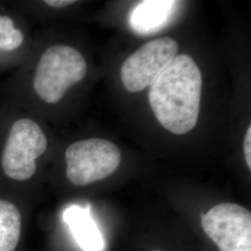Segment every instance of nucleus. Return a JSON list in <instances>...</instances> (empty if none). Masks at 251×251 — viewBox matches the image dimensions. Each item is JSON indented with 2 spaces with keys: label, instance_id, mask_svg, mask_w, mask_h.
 Wrapping results in <instances>:
<instances>
[{
  "label": "nucleus",
  "instance_id": "9d476101",
  "mask_svg": "<svg viewBox=\"0 0 251 251\" xmlns=\"http://www.w3.org/2000/svg\"><path fill=\"white\" fill-rule=\"evenodd\" d=\"M23 32L15 27L13 20L5 15H0V50L12 51L24 43Z\"/></svg>",
  "mask_w": 251,
  "mask_h": 251
},
{
  "label": "nucleus",
  "instance_id": "39448f33",
  "mask_svg": "<svg viewBox=\"0 0 251 251\" xmlns=\"http://www.w3.org/2000/svg\"><path fill=\"white\" fill-rule=\"evenodd\" d=\"M178 43L169 36L147 42L126 58L120 71L126 90L139 92L153 82L177 56Z\"/></svg>",
  "mask_w": 251,
  "mask_h": 251
},
{
  "label": "nucleus",
  "instance_id": "f257e3e1",
  "mask_svg": "<svg viewBox=\"0 0 251 251\" xmlns=\"http://www.w3.org/2000/svg\"><path fill=\"white\" fill-rule=\"evenodd\" d=\"M202 85L201 71L187 54L177 55L153 82L149 91V103L167 130L183 135L196 126Z\"/></svg>",
  "mask_w": 251,
  "mask_h": 251
},
{
  "label": "nucleus",
  "instance_id": "9b49d317",
  "mask_svg": "<svg viewBox=\"0 0 251 251\" xmlns=\"http://www.w3.org/2000/svg\"><path fill=\"white\" fill-rule=\"evenodd\" d=\"M243 149H244V156H245L247 166L249 170L251 171V126H249L246 132L244 144H243Z\"/></svg>",
  "mask_w": 251,
  "mask_h": 251
},
{
  "label": "nucleus",
  "instance_id": "1a4fd4ad",
  "mask_svg": "<svg viewBox=\"0 0 251 251\" xmlns=\"http://www.w3.org/2000/svg\"><path fill=\"white\" fill-rule=\"evenodd\" d=\"M22 231V218L17 206L0 199V251H14Z\"/></svg>",
  "mask_w": 251,
  "mask_h": 251
},
{
  "label": "nucleus",
  "instance_id": "f8f14e48",
  "mask_svg": "<svg viewBox=\"0 0 251 251\" xmlns=\"http://www.w3.org/2000/svg\"><path fill=\"white\" fill-rule=\"evenodd\" d=\"M44 3L50 7L56 8V9H62L64 7L72 5L74 3H75V0H46Z\"/></svg>",
  "mask_w": 251,
  "mask_h": 251
},
{
  "label": "nucleus",
  "instance_id": "20e7f679",
  "mask_svg": "<svg viewBox=\"0 0 251 251\" xmlns=\"http://www.w3.org/2000/svg\"><path fill=\"white\" fill-rule=\"evenodd\" d=\"M48 140L36 121L22 118L13 123L2 152L5 174L14 180H26L36 171V160L47 150Z\"/></svg>",
  "mask_w": 251,
  "mask_h": 251
},
{
  "label": "nucleus",
  "instance_id": "0eeeda50",
  "mask_svg": "<svg viewBox=\"0 0 251 251\" xmlns=\"http://www.w3.org/2000/svg\"><path fill=\"white\" fill-rule=\"evenodd\" d=\"M63 219L82 251H104L105 241L91 215L90 206H69L64 210Z\"/></svg>",
  "mask_w": 251,
  "mask_h": 251
},
{
  "label": "nucleus",
  "instance_id": "7ed1b4c3",
  "mask_svg": "<svg viewBox=\"0 0 251 251\" xmlns=\"http://www.w3.org/2000/svg\"><path fill=\"white\" fill-rule=\"evenodd\" d=\"M65 162L68 179L75 186H86L106 179L117 171L121 152L107 140L91 138L69 145Z\"/></svg>",
  "mask_w": 251,
  "mask_h": 251
},
{
  "label": "nucleus",
  "instance_id": "423d86ee",
  "mask_svg": "<svg viewBox=\"0 0 251 251\" xmlns=\"http://www.w3.org/2000/svg\"><path fill=\"white\" fill-rule=\"evenodd\" d=\"M201 225L220 251H251V214L244 206L218 204L202 213Z\"/></svg>",
  "mask_w": 251,
  "mask_h": 251
},
{
  "label": "nucleus",
  "instance_id": "f03ea898",
  "mask_svg": "<svg viewBox=\"0 0 251 251\" xmlns=\"http://www.w3.org/2000/svg\"><path fill=\"white\" fill-rule=\"evenodd\" d=\"M87 69V62L76 49L51 46L37 63L34 89L40 99L48 103H57L73 85L85 77Z\"/></svg>",
  "mask_w": 251,
  "mask_h": 251
},
{
  "label": "nucleus",
  "instance_id": "6e6552de",
  "mask_svg": "<svg viewBox=\"0 0 251 251\" xmlns=\"http://www.w3.org/2000/svg\"><path fill=\"white\" fill-rule=\"evenodd\" d=\"M176 1H143L135 6L129 15V24L135 32L148 35L156 32L170 20Z\"/></svg>",
  "mask_w": 251,
  "mask_h": 251
},
{
  "label": "nucleus",
  "instance_id": "ddd939ff",
  "mask_svg": "<svg viewBox=\"0 0 251 251\" xmlns=\"http://www.w3.org/2000/svg\"></svg>",
  "mask_w": 251,
  "mask_h": 251
}]
</instances>
